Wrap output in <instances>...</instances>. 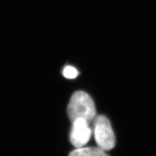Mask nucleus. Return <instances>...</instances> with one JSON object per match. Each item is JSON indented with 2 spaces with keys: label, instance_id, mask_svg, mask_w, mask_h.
I'll use <instances>...</instances> for the list:
<instances>
[{
  "label": "nucleus",
  "instance_id": "obj_1",
  "mask_svg": "<svg viewBox=\"0 0 156 156\" xmlns=\"http://www.w3.org/2000/svg\"><path fill=\"white\" fill-rule=\"evenodd\" d=\"M67 115L72 123L82 119L90 124L96 116V109L92 98L83 91L75 92L68 104Z\"/></svg>",
  "mask_w": 156,
  "mask_h": 156
},
{
  "label": "nucleus",
  "instance_id": "obj_2",
  "mask_svg": "<svg viewBox=\"0 0 156 156\" xmlns=\"http://www.w3.org/2000/svg\"><path fill=\"white\" fill-rule=\"evenodd\" d=\"M94 122V135L98 147L103 151L113 149L116 145V137L109 120L100 115L95 117Z\"/></svg>",
  "mask_w": 156,
  "mask_h": 156
},
{
  "label": "nucleus",
  "instance_id": "obj_3",
  "mask_svg": "<svg viewBox=\"0 0 156 156\" xmlns=\"http://www.w3.org/2000/svg\"><path fill=\"white\" fill-rule=\"evenodd\" d=\"M92 130L90 128L89 124L82 119H78L73 122L70 142L76 148L83 147L90 139Z\"/></svg>",
  "mask_w": 156,
  "mask_h": 156
},
{
  "label": "nucleus",
  "instance_id": "obj_4",
  "mask_svg": "<svg viewBox=\"0 0 156 156\" xmlns=\"http://www.w3.org/2000/svg\"><path fill=\"white\" fill-rule=\"evenodd\" d=\"M69 156H108L105 151L97 147L77 148L72 151Z\"/></svg>",
  "mask_w": 156,
  "mask_h": 156
},
{
  "label": "nucleus",
  "instance_id": "obj_5",
  "mask_svg": "<svg viewBox=\"0 0 156 156\" xmlns=\"http://www.w3.org/2000/svg\"><path fill=\"white\" fill-rule=\"evenodd\" d=\"M63 75L67 79H74L78 75L77 70L72 66H67L63 69Z\"/></svg>",
  "mask_w": 156,
  "mask_h": 156
}]
</instances>
